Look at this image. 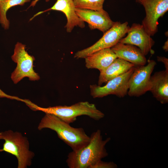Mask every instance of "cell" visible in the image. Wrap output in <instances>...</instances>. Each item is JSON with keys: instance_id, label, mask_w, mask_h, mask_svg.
Segmentation results:
<instances>
[{"instance_id": "obj_1", "label": "cell", "mask_w": 168, "mask_h": 168, "mask_svg": "<svg viewBox=\"0 0 168 168\" xmlns=\"http://www.w3.org/2000/svg\"><path fill=\"white\" fill-rule=\"evenodd\" d=\"M89 143L81 149L69 152L66 162L69 168H91L99 161L108 156L105 148L110 138L103 140L98 129L91 134Z\"/></svg>"}, {"instance_id": "obj_2", "label": "cell", "mask_w": 168, "mask_h": 168, "mask_svg": "<svg viewBox=\"0 0 168 168\" xmlns=\"http://www.w3.org/2000/svg\"><path fill=\"white\" fill-rule=\"evenodd\" d=\"M49 128L55 131L58 137L70 146L73 151H78L88 144L90 136L82 128H75L57 116L45 113L38 127V129Z\"/></svg>"}, {"instance_id": "obj_3", "label": "cell", "mask_w": 168, "mask_h": 168, "mask_svg": "<svg viewBox=\"0 0 168 168\" xmlns=\"http://www.w3.org/2000/svg\"><path fill=\"white\" fill-rule=\"evenodd\" d=\"M27 105L33 110H39L54 114L69 124L75 121L77 117L81 115L88 116L96 120H100L105 116V114L98 110L94 104L88 101L79 102L70 106L43 108L30 101Z\"/></svg>"}, {"instance_id": "obj_4", "label": "cell", "mask_w": 168, "mask_h": 168, "mask_svg": "<svg viewBox=\"0 0 168 168\" xmlns=\"http://www.w3.org/2000/svg\"><path fill=\"white\" fill-rule=\"evenodd\" d=\"M1 139L5 142L0 152L15 156L17 160L18 168H26L31 165L35 154L30 150L29 142L26 137L19 132L9 130L0 132Z\"/></svg>"}, {"instance_id": "obj_5", "label": "cell", "mask_w": 168, "mask_h": 168, "mask_svg": "<svg viewBox=\"0 0 168 168\" xmlns=\"http://www.w3.org/2000/svg\"><path fill=\"white\" fill-rule=\"evenodd\" d=\"M26 45L18 42L16 44L14 53L11 56L12 61L17 66L12 73L11 78L16 84L25 77L32 81L39 80L40 77L34 71L33 68L34 57L29 54L26 50Z\"/></svg>"}, {"instance_id": "obj_6", "label": "cell", "mask_w": 168, "mask_h": 168, "mask_svg": "<svg viewBox=\"0 0 168 168\" xmlns=\"http://www.w3.org/2000/svg\"><path fill=\"white\" fill-rule=\"evenodd\" d=\"M127 22H115L114 25L104 33L102 37L91 46L77 52L74 58H85L99 50L111 48L119 42L127 33L129 28Z\"/></svg>"}, {"instance_id": "obj_7", "label": "cell", "mask_w": 168, "mask_h": 168, "mask_svg": "<svg viewBox=\"0 0 168 168\" xmlns=\"http://www.w3.org/2000/svg\"><path fill=\"white\" fill-rule=\"evenodd\" d=\"M156 65L154 60H148L146 65L135 66L128 80L129 96L139 97L149 91L150 77Z\"/></svg>"}, {"instance_id": "obj_8", "label": "cell", "mask_w": 168, "mask_h": 168, "mask_svg": "<svg viewBox=\"0 0 168 168\" xmlns=\"http://www.w3.org/2000/svg\"><path fill=\"white\" fill-rule=\"evenodd\" d=\"M144 8L146 16L142 25L150 36L158 31V20L168 10V0H136Z\"/></svg>"}, {"instance_id": "obj_9", "label": "cell", "mask_w": 168, "mask_h": 168, "mask_svg": "<svg viewBox=\"0 0 168 168\" xmlns=\"http://www.w3.org/2000/svg\"><path fill=\"white\" fill-rule=\"evenodd\" d=\"M134 66L126 72L110 80L103 86L91 85V95L93 98H102L110 95L119 98L124 97L128 94V80Z\"/></svg>"}, {"instance_id": "obj_10", "label": "cell", "mask_w": 168, "mask_h": 168, "mask_svg": "<svg viewBox=\"0 0 168 168\" xmlns=\"http://www.w3.org/2000/svg\"><path fill=\"white\" fill-rule=\"evenodd\" d=\"M127 33V36L121 39L119 42L138 46L145 56L149 53L152 54L154 53L152 48L155 42L142 25L133 24Z\"/></svg>"}, {"instance_id": "obj_11", "label": "cell", "mask_w": 168, "mask_h": 168, "mask_svg": "<svg viewBox=\"0 0 168 168\" xmlns=\"http://www.w3.org/2000/svg\"><path fill=\"white\" fill-rule=\"evenodd\" d=\"M75 10L79 17L83 21L87 22L91 30L97 29L104 33L115 22L104 9L94 11L76 8Z\"/></svg>"}, {"instance_id": "obj_12", "label": "cell", "mask_w": 168, "mask_h": 168, "mask_svg": "<svg viewBox=\"0 0 168 168\" xmlns=\"http://www.w3.org/2000/svg\"><path fill=\"white\" fill-rule=\"evenodd\" d=\"M75 8L73 0H57L51 8L44 11L40 12L35 15L37 16L50 10L63 12L65 15L67 19V23L65 26L66 31L70 33L75 26H78L81 28H83L85 26L84 22L76 14Z\"/></svg>"}, {"instance_id": "obj_13", "label": "cell", "mask_w": 168, "mask_h": 168, "mask_svg": "<svg viewBox=\"0 0 168 168\" xmlns=\"http://www.w3.org/2000/svg\"><path fill=\"white\" fill-rule=\"evenodd\" d=\"M117 58L130 62L135 66L144 65L147 59L140 49L134 45L119 42L111 48Z\"/></svg>"}, {"instance_id": "obj_14", "label": "cell", "mask_w": 168, "mask_h": 168, "mask_svg": "<svg viewBox=\"0 0 168 168\" xmlns=\"http://www.w3.org/2000/svg\"><path fill=\"white\" fill-rule=\"evenodd\" d=\"M153 97L162 104L168 102V71L156 72L150 77L149 90Z\"/></svg>"}, {"instance_id": "obj_15", "label": "cell", "mask_w": 168, "mask_h": 168, "mask_svg": "<svg viewBox=\"0 0 168 168\" xmlns=\"http://www.w3.org/2000/svg\"><path fill=\"white\" fill-rule=\"evenodd\" d=\"M116 58L111 48L103 49L85 58L86 67L88 69H96L101 71L107 68Z\"/></svg>"}, {"instance_id": "obj_16", "label": "cell", "mask_w": 168, "mask_h": 168, "mask_svg": "<svg viewBox=\"0 0 168 168\" xmlns=\"http://www.w3.org/2000/svg\"><path fill=\"white\" fill-rule=\"evenodd\" d=\"M133 64L121 58H116L107 68L100 71L98 85L100 86L121 75L134 67Z\"/></svg>"}, {"instance_id": "obj_17", "label": "cell", "mask_w": 168, "mask_h": 168, "mask_svg": "<svg viewBox=\"0 0 168 168\" xmlns=\"http://www.w3.org/2000/svg\"><path fill=\"white\" fill-rule=\"evenodd\" d=\"M31 0H5L0 2V23L5 30L9 28V21L7 17L6 13L10 8L16 5H23Z\"/></svg>"}, {"instance_id": "obj_18", "label": "cell", "mask_w": 168, "mask_h": 168, "mask_svg": "<svg viewBox=\"0 0 168 168\" xmlns=\"http://www.w3.org/2000/svg\"><path fill=\"white\" fill-rule=\"evenodd\" d=\"M105 0H73L76 8L100 11L103 10V4Z\"/></svg>"}, {"instance_id": "obj_19", "label": "cell", "mask_w": 168, "mask_h": 168, "mask_svg": "<svg viewBox=\"0 0 168 168\" xmlns=\"http://www.w3.org/2000/svg\"><path fill=\"white\" fill-rule=\"evenodd\" d=\"M117 165L113 162H105L100 160L91 168H117Z\"/></svg>"}, {"instance_id": "obj_20", "label": "cell", "mask_w": 168, "mask_h": 168, "mask_svg": "<svg viewBox=\"0 0 168 168\" xmlns=\"http://www.w3.org/2000/svg\"><path fill=\"white\" fill-rule=\"evenodd\" d=\"M157 59L158 61L161 62L164 64L165 70L168 71V59L164 56H157Z\"/></svg>"}, {"instance_id": "obj_21", "label": "cell", "mask_w": 168, "mask_h": 168, "mask_svg": "<svg viewBox=\"0 0 168 168\" xmlns=\"http://www.w3.org/2000/svg\"><path fill=\"white\" fill-rule=\"evenodd\" d=\"M2 97H6L10 99L16 100L19 101H20V99L18 97L11 96L6 94L0 89V98Z\"/></svg>"}, {"instance_id": "obj_22", "label": "cell", "mask_w": 168, "mask_h": 168, "mask_svg": "<svg viewBox=\"0 0 168 168\" xmlns=\"http://www.w3.org/2000/svg\"><path fill=\"white\" fill-rule=\"evenodd\" d=\"M163 49L166 52L168 51V40L164 43L162 47Z\"/></svg>"}, {"instance_id": "obj_23", "label": "cell", "mask_w": 168, "mask_h": 168, "mask_svg": "<svg viewBox=\"0 0 168 168\" xmlns=\"http://www.w3.org/2000/svg\"><path fill=\"white\" fill-rule=\"evenodd\" d=\"M40 0H34L33 1L30 6L28 7V8H29V7H34L35 5H36V3H37V2ZM47 2H48L49 1V0H45Z\"/></svg>"}, {"instance_id": "obj_24", "label": "cell", "mask_w": 168, "mask_h": 168, "mask_svg": "<svg viewBox=\"0 0 168 168\" xmlns=\"http://www.w3.org/2000/svg\"><path fill=\"white\" fill-rule=\"evenodd\" d=\"M5 0H0V2H1L3 1H4Z\"/></svg>"}]
</instances>
